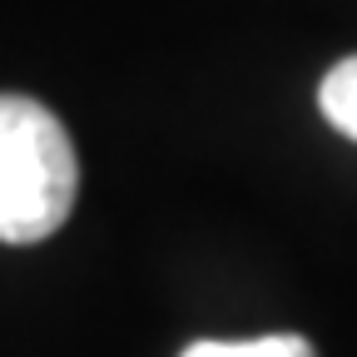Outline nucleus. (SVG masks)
<instances>
[{"mask_svg": "<svg viewBox=\"0 0 357 357\" xmlns=\"http://www.w3.org/2000/svg\"><path fill=\"white\" fill-rule=\"evenodd\" d=\"M184 357H318V352L298 333H268V337H248V342H194V347H184Z\"/></svg>", "mask_w": 357, "mask_h": 357, "instance_id": "obj_3", "label": "nucleus"}, {"mask_svg": "<svg viewBox=\"0 0 357 357\" xmlns=\"http://www.w3.org/2000/svg\"><path fill=\"white\" fill-rule=\"evenodd\" d=\"M79 169L65 124L25 95H0V243L50 238L75 208Z\"/></svg>", "mask_w": 357, "mask_h": 357, "instance_id": "obj_1", "label": "nucleus"}, {"mask_svg": "<svg viewBox=\"0 0 357 357\" xmlns=\"http://www.w3.org/2000/svg\"><path fill=\"white\" fill-rule=\"evenodd\" d=\"M318 105H323L333 129H342L347 139H357V55L328 70V79L318 89Z\"/></svg>", "mask_w": 357, "mask_h": 357, "instance_id": "obj_2", "label": "nucleus"}]
</instances>
